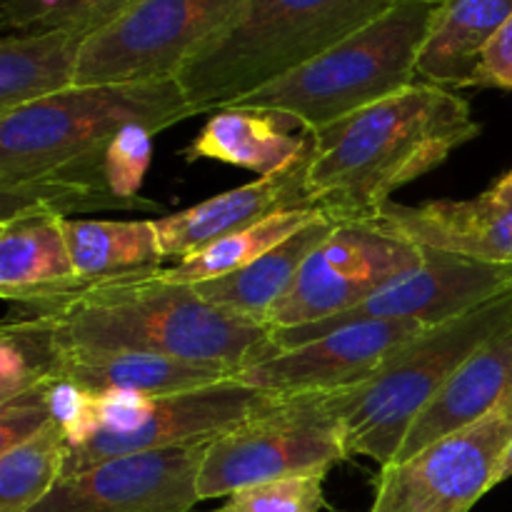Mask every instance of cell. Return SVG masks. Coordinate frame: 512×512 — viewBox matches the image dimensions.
I'll list each match as a JSON object with an SVG mask.
<instances>
[{"mask_svg": "<svg viewBox=\"0 0 512 512\" xmlns=\"http://www.w3.org/2000/svg\"><path fill=\"white\" fill-rule=\"evenodd\" d=\"M512 325V288L478 308L423 330L400 345L373 378L338 390L350 455H365L380 468L395 463L423 410L450 383L460 365L493 335Z\"/></svg>", "mask_w": 512, "mask_h": 512, "instance_id": "obj_6", "label": "cell"}, {"mask_svg": "<svg viewBox=\"0 0 512 512\" xmlns=\"http://www.w3.org/2000/svg\"><path fill=\"white\" fill-rule=\"evenodd\" d=\"M50 415L68 438L70 448L100 433V395L70 380H50Z\"/></svg>", "mask_w": 512, "mask_h": 512, "instance_id": "obj_30", "label": "cell"}, {"mask_svg": "<svg viewBox=\"0 0 512 512\" xmlns=\"http://www.w3.org/2000/svg\"><path fill=\"white\" fill-rule=\"evenodd\" d=\"M320 213H323L320 208H298L270 215V218L260 220V223L250 225V228L238 230L233 235H225V238L195 250L193 255L178 260V263L165 265L163 273L170 280H178V283L188 285L223 278V275H230L235 270L245 268V265L255 263L265 253L278 248L280 243L293 238L298 230H303Z\"/></svg>", "mask_w": 512, "mask_h": 512, "instance_id": "obj_25", "label": "cell"}, {"mask_svg": "<svg viewBox=\"0 0 512 512\" xmlns=\"http://www.w3.org/2000/svg\"><path fill=\"white\" fill-rule=\"evenodd\" d=\"M393 0H245L178 73L200 113L235 105L343 43Z\"/></svg>", "mask_w": 512, "mask_h": 512, "instance_id": "obj_4", "label": "cell"}, {"mask_svg": "<svg viewBox=\"0 0 512 512\" xmlns=\"http://www.w3.org/2000/svg\"><path fill=\"white\" fill-rule=\"evenodd\" d=\"M278 398L275 393L250 388L240 380L228 378L188 393L165 395L155 400V410L133 433H103L68 450L63 478L78 475L105 460L123 458L150 450L185 448V445H210L223 438L240 423L253 418Z\"/></svg>", "mask_w": 512, "mask_h": 512, "instance_id": "obj_13", "label": "cell"}, {"mask_svg": "<svg viewBox=\"0 0 512 512\" xmlns=\"http://www.w3.org/2000/svg\"><path fill=\"white\" fill-rule=\"evenodd\" d=\"M100 395V425L103 433H133L153 415L155 400L143 393L110 390Z\"/></svg>", "mask_w": 512, "mask_h": 512, "instance_id": "obj_32", "label": "cell"}, {"mask_svg": "<svg viewBox=\"0 0 512 512\" xmlns=\"http://www.w3.org/2000/svg\"><path fill=\"white\" fill-rule=\"evenodd\" d=\"M512 390V325L480 345L438 398L423 410L410 428L398 458L408 460L435 440L488 415Z\"/></svg>", "mask_w": 512, "mask_h": 512, "instance_id": "obj_19", "label": "cell"}, {"mask_svg": "<svg viewBox=\"0 0 512 512\" xmlns=\"http://www.w3.org/2000/svg\"><path fill=\"white\" fill-rule=\"evenodd\" d=\"M512 15V0H440L418 55V80L468 88L483 53Z\"/></svg>", "mask_w": 512, "mask_h": 512, "instance_id": "obj_21", "label": "cell"}, {"mask_svg": "<svg viewBox=\"0 0 512 512\" xmlns=\"http://www.w3.org/2000/svg\"><path fill=\"white\" fill-rule=\"evenodd\" d=\"M325 473L270 480L228 495L220 512H320Z\"/></svg>", "mask_w": 512, "mask_h": 512, "instance_id": "obj_29", "label": "cell"}, {"mask_svg": "<svg viewBox=\"0 0 512 512\" xmlns=\"http://www.w3.org/2000/svg\"><path fill=\"white\" fill-rule=\"evenodd\" d=\"M435 5L393 0L343 43L235 105L283 113L310 133L368 108L418 80L415 68Z\"/></svg>", "mask_w": 512, "mask_h": 512, "instance_id": "obj_5", "label": "cell"}, {"mask_svg": "<svg viewBox=\"0 0 512 512\" xmlns=\"http://www.w3.org/2000/svg\"><path fill=\"white\" fill-rule=\"evenodd\" d=\"M68 438L50 423L25 443L0 453V512H30L60 483Z\"/></svg>", "mask_w": 512, "mask_h": 512, "instance_id": "obj_26", "label": "cell"}, {"mask_svg": "<svg viewBox=\"0 0 512 512\" xmlns=\"http://www.w3.org/2000/svg\"><path fill=\"white\" fill-rule=\"evenodd\" d=\"M55 348L133 350L220 365L233 373L270 358V328L208 303L160 270L95 280L15 303Z\"/></svg>", "mask_w": 512, "mask_h": 512, "instance_id": "obj_2", "label": "cell"}, {"mask_svg": "<svg viewBox=\"0 0 512 512\" xmlns=\"http://www.w3.org/2000/svg\"><path fill=\"white\" fill-rule=\"evenodd\" d=\"M310 153L283 173L258 178L253 183L228 190V193L213 195L193 208L155 218L165 258L178 263V260L193 255L195 250L205 248L225 235L250 228L270 215L313 208L308 198V183H305Z\"/></svg>", "mask_w": 512, "mask_h": 512, "instance_id": "obj_16", "label": "cell"}, {"mask_svg": "<svg viewBox=\"0 0 512 512\" xmlns=\"http://www.w3.org/2000/svg\"><path fill=\"white\" fill-rule=\"evenodd\" d=\"M65 235H68L78 285L150 273V270L165 268L168 263L163 245H160L155 218H65Z\"/></svg>", "mask_w": 512, "mask_h": 512, "instance_id": "obj_24", "label": "cell"}, {"mask_svg": "<svg viewBox=\"0 0 512 512\" xmlns=\"http://www.w3.org/2000/svg\"><path fill=\"white\" fill-rule=\"evenodd\" d=\"M75 285L63 215L28 208L0 220V298L15 305Z\"/></svg>", "mask_w": 512, "mask_h": 512, "instance_id": "obj_20", "label": "cell"}, {"mask_svg": "<svg viewBox=\"0 0 512 512\" xmlns=\"http://www.w3.org/2000/svg\"><path fill=\"white\" fill-rule=\"evenodd\" d=\"M512 443V390L475 423L380 468L373 512H470L498 488Z\"/></svg>", "mask_w": 512, "mask_h": 512, "instance_id": "obj_9", "label": "cell"}, {"mask_svg": "<svg viewBox=\"0 0 512 512\" xmlns=\"http://www.w3.org/2000/svg\"><path fill=\"white\" fill-rule=\"evenodd\" d=\"M198 115L178 80L73 85L0 115V220L28 208L70 218L130 208L105 180V150L125 125L160 133Z\"/></svg>", "mask_w": 512, "mask_h": 512, "instance_id": "obj_1", "label": "cell"}, {"mask_svg": "<svg viewBox=\"0 0 512 512\" xmlns=\"http://www.w3.org/2000/svg\"><path fill=\"white\" fill-rule=\"evenodd\" d=\"M430 3H440V0H430Z\"/></svg>", "mask_w": 512, "mask_h": 512, "instance_id": "obj_35", "label": "cell"}, {"mask_svg": "<svg viewBox=\"0 0 512 512\" xmlns=\"http://www.w3.org/2000/svg\"><path fill=\"white\" fill-rule=\"evenodd\" d=\"M338 223V218L323 210L318 218L310 220L303 230H298L293 238L265 253L263 258L235 270V273L223 275V278L198 283L195 290L208 303L265 325L275 305L293 288L295 278H298L300 268L310 258V253L333 233Z\"/></svg>", "mask_w": 512, "mask_h": 512, "instance_id": "obj_22", "label": "cell"}, {"mask_svg": "<svg viewBox=\"0 0 512 512\" xmlns=\"http://www.w3.org/2000/svg\"><path fill=\"white\" fill-rule=\"evenodd\" d=\"M88 35L73 30L8 33L0 40V115L78 85Z\"/></svg>", "mask_w": 512, "mask_h": 512, "instance_id": "obj_23", "label": "cell"}, {"mask_svg": "<svg viewBox=\"0 0 512 512\" xmlns=\"http://www.w3.org/2000/svg\"><path fill=\"white\" fill-rule=\"evenodd\" d=\"M55 348V345H53ZM233 370L220 365L193 363L170 355L133 353V350L55 348L50 380H70L93 393L128 390L150 398L188 393L233 378Z\"/></svg>", "mask_w": 512, "mask_h": 512, "instance_id": "obj_18", "label": "cell"}, {"mask_svg": "<svg viewBox=\"0 0 512 512\" xmlns=\"http://www.w3.org/2000/svg\"><path fill=\"white\" fill-rule=\"evenodd\" d=\"M423 255L425 248L375 220H340L310 253L265 325L273 333L345 313L415 268Z\"/></svg>", "mask_w": 512, "mask_h": 512, "instance_id": "obj_10", "label": "cell"}, {"mask_svg": "<svg viewBox=\"0 0 512 512\" xmlns=\"http://www.w3.org/2000/svg\"><path fill=\"white\" fill-rule=\"evenodd\" d=\"M153 135L148 125H125L105 150V180L115 198L128 203L130 208H155L140 198L145 173L153 158Z\"/></svg>", "mask_w": 512, "mask_h": 512, "instance_id": "obj_28", "label": "cell"}, {"mask_svg": "<svg viewBox=\"0 0 512 512\" xmlns=\"http://www.w3.org/2000/svg\"><path fill=\"white\" fill-rule=\"evenodd\" d=\"M468 88L512 90V15L498 30V35L490 40Z\"/></svg>", "mask_w": 512, "mask_h": 512, "instance_id": "obj_33", "label": "cell"}, {"mask_svg": "<svg viewBox=\"0 0 512 512\" xmlns=\"http://www.w3.org/2000/svg\"><path fill=\"white\" fill-rule=\"evenodd\" d=\"M208 445L105 460L60 483L30 512H190Z\"/></svg>", "mask_w": 512, "mask_h": 512, "instance_id": "obj_12", "label": "cell"}, {"mask_svg": "<svg viewBox=\"0 0 512 512\" xmlns=\"http://www.w3.org/2000/svg\"><path fill=\"white\" fill-rule=\"evenodd\" d=\"M245 0H135L90 35L78 85L175 80L200 45L233 20Z\"/></svg>", "mask_w": 512, "mask_h": 512, "instance_id": "obj_8", "label": "cell"}, {"mask_svg": "<svg viewBox=\"0 0 512 512\" xmlns=\"http://www.w3.org/2000/svg\"><path fill=\"white\" fill-rule=\"evenodd\" d=\"M478 135L480 123L458 90L415 80L313 130L310 205L338 220H373L395 190L440 168Z\"/></svg>", "mask_w": 512, "mask_h": 512, "instance_id": "obj_3", "label": "cell"}, {"mask_svg": "<svg viewBox=\"0 0 512 512\" xmlns=\"http://www.w3.org/2000/svg\"><path fill=\"white\" fill-rule=\"evenodd\" d=\"M428 325L410 320H368L345 325L335 333L278 350L260 363L238 370L235 380L275 395L338 393L365 383L380 365Z\"/></svg>", "mask_w": 512, "mask_h": 512, "instance_id": "obj_14", "label": "cell"}, {"mask_svg": "<svg viewBox=\"0 0 512 512\" xmlns=\"http://www.w3.org/2000/svg\"><path fill=\"white\" fill-rule=\"evenodd\" d=\"M310 150L313 133L288 115L248 105H228L215 110L183 155L190 163L215 160L268 178L293 168Z\"/></svg>", "mask_w": 512, "mask_h": 512, "instance_id": "obj_17", "label": "cell"}, {"mask_svg": "<svg viewBox=\"0 0 512 512\" xmlns=\"http://www.w3.org/2000/svg\"><path fill=\"white\" fill-rule=\"evenodd\" d=\"M512 478V443L508 448V453H505L503 458V465H500V473H498V485L505 483V480Z\"/></svg>", "mask_w": 512, "mask_h": 512, "instance_id": "obj_34", "label": "cell"}, {"mask_svg": "<svg viewBox=\"0 0 512 512\" xmlns=\"http://www.w3.org/2000/svg\"><path fill=\"white\" fill-rule=\"evenodd\" d=\"M373 220L420 248L512 268V168L475 198L420 205L390 200Z\"/></svg>", "mask_w": 512, "mask_h": 512, "instance_id": "obj_15", "label": "cell"}, {"mask_svg": "<svg viewBox=\"0 0 512 512\" xmlns=\"http://www.w3.org/2000/svg\"><path fill=\"white\" fill-rule=\"evenodd\" d=\"M53 423L50 415V380L38 388L0 403V453H8L15 445L38 435L45 425Z\"/></svg>", "mask_w": 512, "mask_h": 512, "instance_id": "obj_31", "label": "cell"}, {"mask_svg": "<svg viewBox=\"0 0 512 512\" xmlns=\"http://www.w3.org/2000/svg\"><path fill=\"white\" fill-rule=\"evenodd\" d=\"M510 288L512 268L425 248L423 260L415 268L390 280L360 305L318 323L273 330L270 343L275 350H290L335 333L345 325L368 323V320H410L433 328L478 308L485 300Z\"/></svg>", "mask_w": 512, "mask_h": 512, "instance_id": "obj_11", "label": "cell"}, {"mask_svg": "<svg viewBox=\"0 0 512 512\" xmlns=\"http://www.w3.org/2000/svg\"><path fill=\"white\" fill-rule=\"evenodd\" d=\"M133 3L135 0H0V28L5 35L73 30L90 38Z\"/></svg>", "mask_w": 512, "mask_h": 512, "instance_id": "obj_27", "label": "cell"}, {"mask_svg": "<svg viewBox=\"0 0 512 512\" xmlns=\"http://www.w3.org/2000/svg\"><path fill=\"white\" fill-rule=\"evenodd\" d=\"M350 458L335 393L278 395L268 408L213 440L200 470V500L270 480L325 473Z\"/></svg>", "mask_w": 512, "mask_h": 512, "instance_id": "obj_7", "label": "cell"}]
</instances>
